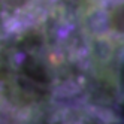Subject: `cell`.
Segmentation results:
<instances>
[{"instance_id":"1","label":"cell","mask_w":124,"mask_h":124,"mask_svg":"<svg viewBox=\"0 0 124 124\" xmlns=\"http://www.w3.org/2000/svg\"><path fill=\"white\" fill-rule=\"evenodd\" d=\"M46 0H0V15L9 24H23L36 15Z\"/></svg>"}]
</instances>
